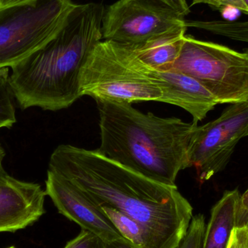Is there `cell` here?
<instances>
[{
    "mask_svg": "<svg viewBox=\"0 0 248 248\" xmlns=\"http://www.w3.org/2000/svg\"><path fill=\"white\" fill-rule=\"evenodd\" d=\"M48 170L84 191L100 206L131 218L144 230L147 248H175L189 228L193 208L177 186L159 183L114 161L98 150L61 144Z\"/></svg>",
    "mask_w": 248,
    "mask_h": 248,
    "instance_id": "6da1fadb",
    "label": "cell"
},
{
    "mask_svg": "<svg viewBox=\"0 0 248 248\" xmlns=\"http://www.w3.org/2000/svg\"><path fill=\"white\" fill-rule=\"evenodd\" d=\"M104 12L100 3L77 4L53 39L12 68L9 84L21 110L57 111L82 97L80 73L103 39Z\"/></svg>",
    "mask_w": 248,
    "mask_h": 248,
    "instance_id": "7a4b0ae2",
    "label": "cell"
},
{
    "mask_svg": "<svg viewBox=\"0 0 248 248\" xmlns=\"http://www.w3.org/2000/svg\"><path fill=\"white\" fill-rule=\"evenodd\" d=\"M102 154L159 183L176 186L189 167V148L198 124L143 113L129 103L96 101Z\"/></svg>",
    "mask_w": 248,
    "mask_h": 248,
    "instance_id": "3957f363",
    "label": "cell"
},
{
    "mask_svg": "<svg viewBox=\"0 0 248 248\" xmlns=\"http://www.w3.org/2000/svg\"><path fill=\"white\" fill-rule=\"evenodd\" d=\"M82 95L95 101L119 103L159 102L162 91L156 70L140 60L131 45L101 41L80 73Z\"/></svg>",
    "mask_w": 248,
    "mask_h": 248,
    "instance_id": "277c9868",
    "label": "cell"
},
{
    "mask_svg": "<svg viewBox=\"0 0 248 248\" xmlns=\"http://www.w3.org/2000/svg\"><path fill=\"white\" fill-rule=\"evenodd\" d=\"M173 68L195 78L218 104L248 100V53L185 35Z\"/></svg>",
    "mask_w": 248,
    "mask_h": 248,
    "instance_id": "5b68a950",
    "label": "cell"
},
{
    "mask_svg": "<svg viewBox=\"0 0 248 248\" xmlns=\"http://www.w3.org/2000/svg\"><path fill=\"white\" fill-rule=\"evenodd\" d=\"M77 4L36 0L0 10V69L13 68L53 39Z\"/></svg>",
    "mask_w": 248,
    "mask_h": 248,
    "instance_id": "8992f818",
    "label": "cell"
},
{
    "mask_svg": "<svg viewBox=\"0 0 248 248\" xmlns=\"http://www.w3.org/2000/svg\"><path fill=\"white\" fill-rule=\"evenodd\" d=\"M187 29L185 17L159 0H119L102 23L103 39L131 46Z\"/></svg>",
    "mask_w": 248,
    "mask_h": 248,
    "instance_id": "52a82bcc",
    "label": "cell"
},
{
    "mask_svg": "<svg viewBox=\"0 0 248 248\" xmlns=\"http://www.w3.org/2000/svg\"><path fill=\"white\" fill-rule=\"evenodd\" d=\"M248 137V100L231 104L219 117L198 125L189 148V167L201 182L222 171L236 146Z\"/></svg>",
    "mask_w": 248,
    "mask_h": 248,
    "instance_id": "ba28073f",
    "label": "cell"
},
{
    "mask_svg": "<svg viewBox=\"0 0 248 248\" xmlns=\"http://www.w3.org/2000/svg\"><path fill=\"white\" fill-rule=\"evenodd\" d=\"M45 185L46 195L60 214L82 230L94 233L106 243L124 237L101 206L72 182L48 170Z\"/></svg>",
    "mask_w": 248,
    "mask_h": 248,
    "instance_id": "9c48e42d",
    "label": "cell"
},
{
    "mask_svg": "<svg viewBox=\"0 0 248 248\" xmlns=\"http://www.w3.org/2000/svg\"><path fill=\"white\" fill-rule=\"evenodd\" d=\"M45 190L39 184L0 175V233L15 232L45 214Z\"/></svg>",
    "mask_w": 248,
    "mask_h": 248,
    "instance_id": "30bf717a",
    "label": "cell"
},
{
    "mask_svg": "<svg viewBox=\"0 0 248 248\" xmlns=\"http://www.w3.org/2000/svg\"><path fill=\"white\" fill-rule=\"evenodd\" d=\"M156 75L162 91L159 102L183 108L192 116L193 123L202 122L218 104L199 81L178 70L156 71Z\"/></svg>",
    "mask_w": 248,
    "mask_h": 248,
    "instance_id": "8fae6325",
    "label": "cell"
},
{
    "mask_svg": "<svg viewBox=\"0 0 248 248\" xmlns=\"http://www.w3.org/2000/svg\"><path fill=\"white\" fill-rule=\"evenodd\" d=\"M240 198L238 189L227 191L213 207L202 248H227L233 230L240 224Z\"/></svg>",
    "mask_w": 248,
    "mask_h": 248,
    "instance_id": "7c38bea8",
    "label": "cell"
},
{
    "mask_svg": "<svg viewBox=\"0 0 248 248\" xmlns=\"http://www.w3.org/2000/svg\"><path fill=\"white\" fill-rule=\"evenodd\" d=\"M186 31L166 33L132 46L146 65L156 71H169L180 55Z\"/></svg>",
    "mask_w": 248,
    "mask_h": 248,
    "instance_id": "4fadbf2b",
    "label": "cell"
},
{
    "mask_svg": "<svg viewBox=\"0 0 248 248\" xmlns=\"http://www.w3.org/2000/svg\"><path fill=\"white\" fill-rule=\"evenodd\" d=\"M187 28L205 31L232 40L248 43V21L235 20H186Z\"/></svg>",
    "mask_w": 248,
    "mask_h": 248,
    "instance_id": "5bb4252c",
    "label": "cell"
},
{
    "mask_svg": "<svg viewBox=\"0 0 248 248\" xmlns=\"http://www.w3.org/2000/svg\"><path fill=\"white\" fill-rule=\"evenodd\" d=\"M101 208L124 237L138 248H147L144 230L136 221L111 207Z\"/></svg>",
    "mask_w": 248,
    "mask_h": 248,
    "instance_id": "9a60e30c",
    "label": "cell"
},
{
    "mask_svg": "<svg viewBox=\"0 0 248 248\" xmlns=\"http://www.w3.org/2000/svg\"><path fill=\"white\" fill-rule=\"evenodd\" d=\"M9 77L8 68L0 69V128H11L17 122Z\"/></svg>",
    "mask_w": 248,
    "mask_h": 248,
    "instance_id": "2e32d148",
    "label": "cell"
},
{
    "mask_svg": "<svg viewBox=\"0 0 248 248\" xmlns=\"http://www.w3.org/2000/svg\"><path fill=\"white\" fill-rule=\"evenodd\" d=\"M205 227V218L202 214L193 216L186 234L175 248H202Z\"/></svg>",
    "mask_w": 248,
    "mask_h": 248,
    "instance_id": "e0dca14e",
    "label": "cell"
},
{
    "mask_svg": "<svg viewBox=\"0 0 248 248\" xmlns=\"http://www.w3.org/2000/svg\"><path fill=\"white\" fill-rule=\"evenodd\" d=\"M64 248H106V243L94 233L82 230Z\"/></svg>",
    "mask_w": 248,
    "mask_h": 248,
    "instance_id": "ac0fdd59",
    "label": "cell"
},
{
    "mask_svg": "<svg viewBox=\"0 0 248 248\" xmlns=\"http://www.w3.org/2000/svg\"><path fill=\"white\" fill-rule=\"evenodd\" d=\"M207 4L216 10H224L233 8L248 15V10L243 0H192V6L195 4Z\"/></svg>",
    "mask_w": 248,
    "mask_h": 248,
    "instance_id": "d6986e66",
    "label": "cell"
},
{
    "mask_svg": "<svg viewBox=\"0 0 248 248\" xmlns=\"http://www.w3.org/2000/svg\"><path fill=\"white\" fill-rule=\"evenodd\" d=\"M227 248H248V225L240 224L233 230Z\"/></svg>",
    "mask_w": 248,
    "mask_h": 248,
    "instance_id": "ffe728a7",
    "label": "cell"
},
{
    "mask_svg": "<svg viewBox=\"0 0 248 248\" xmlns=\"http://www.w3.org/2000/svg\"><path fill=\"white\" fill-rule=\"evenodd\" d=\"M159 1H161L169 7L174 9L184 17H186L190 13V9L186 2V0H159Z\"/></svg>",
    "mask_w": 248,
    "mask_h": 248,
    "instance_id": "44dd1931",
    "label": "cell"
},
{
    "mask_svg": "<svg viewBox=\"0 0 248 248\" xmlns=\"http://www.w3.org/2000/svg\"><path fill=\"white\" fill-rule=\"evenodd\" d=\"M106 248H138L125 237L106 243Z\"/></svg>",
    "mask_w": 248,
    "mask_h": 248,
    "instance_id": "7402d4cb",
    "label": "cell"
},
{
    "mask_svg": "<svg viewBox=\"0 0 248 248\" xmlns=\"http://www.w3.org/2000/svg\"><path fill=\"white\" fill-rule=\"evenodd\" d=\"M35 1L36 0H0V10L16 7V6L23 5Z\"/></svg>",
    "mask_w": 248,
    "mask_h": 248,
    "instance_id": "603a6c76",
    "label": "cell"
},
{
    "mask_svg": "<svg viewBox=\"0 0 248 248\" xmlns=\"http://www.w3.org/2000/svg\"><path fill=\"white\" fill-rule=\"evenodd\" d=\"M240 215H248V189L240 198Z\"/></svg>",
    "mask_w": 248,
    "mask_h": 248,
    "instance_id": "cb8c5ba5",
    "label": "cell"
},
{
    "mask_svg": "<svg viewBox=\"0 0 248 248\" xmlns=\"http://www.w3.org/2000/svg\"><path fill=\"white\" fill-rule=\"evenodd\" d=\"M247 224L248 225V215H240V224Z\"/></svg>",
    "mask_w": 248,
    "mask_h": 248,
    "instance_id": "d4e9b609",
    "label": "cell"
},
{
    "mask_svg": "<svg viewBox=\"0 0 248 248\" xmlns=\"http://www.w3.org/2000/svg\"><path fill=\"white\" fill-rule=\"evenodd\" d=\"M2 161L3 160H0V175L4 174V173H7L5 170H4V168H3Z\"/></svg>",
    "mask_w": 248,
    "mask_h": 248,
    "instance_id": "484cf974",
    "label": "cell"
},
{
    "mask_svg": "<svg viewBox=\"0 0 248 248\" xmlns=\"http://www.w3.org/2000/svg\"><path fill=\"white\" fill-rule=\"evenodd\" d=\"M243 3L246 4V7H247L248 10V0H243Z\"/></svg>",
    "mask_w": 248,
    "mask_h": 248,
    "instance_id": "4316f807",
    "label": "cell"
},
{
    "mask_svg": "<svg viewBox=\"0 0 248 248\" xmlns=\"http://www.w3.org/2000/svg\"><path fill=\"white\" fill-rule=\"evenodd\" d=\"M7 248H16V247H14V246H11V247H9Z\"/></svg>",
    "mask_w": 248,
    "mask_h": 248,
    "instance_id": "83f0119b",
    "label": "cell"
},
{
    "mask_svg": "<svg viewBox=\"0 0 248 248\" xmlns=\"http://www.w3.org/2000/svg\"><path fill=\"white\" fill-rule=\"evenodd\" d=\"M246 52H248V49H246Z\"/></svg>",
    "mask_w": 248,
    "mask_h": 248,
    "instance_id": "f1b7e54d",
    "label": "cell"
}]
</instances>
